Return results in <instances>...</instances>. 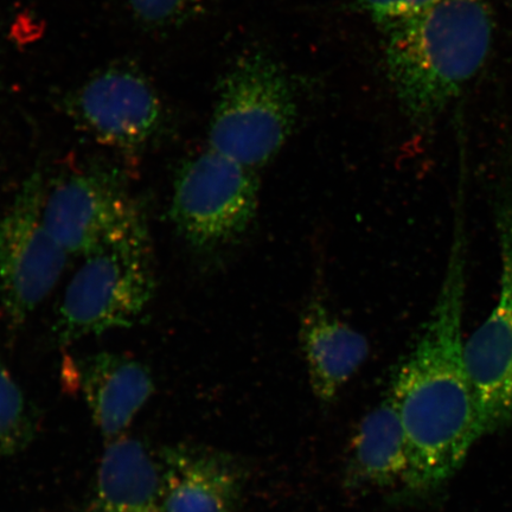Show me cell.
I'll use <instances>...</instances> for the list:
<instances>
[{"label": "cell", "mask_w": 512, "mask_h": 512, "mask_svg": "<svg viewBox=\"0 0 512 512\" xmlns=\"http://www.w3.org/2000/svg\"><path fill=\"white\" fill-rule=\"evenodd\" d=\"M405 433L398 409L387 393L364 416L352 440L345 483L351 490L384 491L405 486L408 475Z\"/></svg>", "instance_id": "14"}, {"label": "cell", "mask_w": 512, "mask_h": 512, "mask_svg": "<svg viewBox=\"0 0 512 512\" xmlns=\"http://www.w3.org/2000/svg\"><path fill=\"white\" fill-rule=\"evenodd\" d=\"M76 381L107 443L123 437L156 389L144 363L107 351L83 358L76 367Z\"/></svg>", "instance_id": "11"}, {"label": "cell", "mask_w": 512, "mask_h": 512, "mask_svg": "<svg viewBox=\"0 0 512 512\" xmlns=\"http://www.w3.org/2000/svg\"><path fill=\"white\" fill-rule=\"evenodd\" d=\"M157 456L165 512H242L245 471L229 454L179 443Z\"/></svg>", "instance_id": "10"}, {"label": "cell", "mask_w": 512, "mask_h": 512, "mask_svg": "<svg viewBox=\"0 0 512 512\" xmlns=\"http://www.w3.org/2000/svg\"><path fill=\"white\" fill-rule=\"evenodd\" d=\"M209 0H128L133 17L145 28L182 27L206 9Z\"/></svg>", "instance_id": "16"}, {"label": "cell", "mask_w": 512, "mask_h": 512, "mask_svg": "<svg viewBox=\"0 0 512 512\" xmlns=\"http://www.w3.org/2000/svg\"><path fill=\"white\" fill-rule=\"evenodd\" d=\"M299 339L312 393L323 403L337 398L369 356L367 337L339 319L320 297L305 306Z\"/></svg>", "instance_id": "12"}, {"label": "cell", "mask_w": 512, "mask_h": 512, "mask_svg": "<svg viewBox=\"0 0 512 512\" xmlns=\"http://www.w3.org/2000/svg\"><path fill=\"white\" fill-rule=\"evenodd\" d=\"M64 108L81 130L99 143L137 153L166 124V110L155 86L132 64L115 63L74 89Z\"/></svg>", "instance_id": "8"}, {"label": "cell", "mask_w": 512, "mask_h": 512, "mask_svg": "<svg viewBox=\"0 0 512 512\" xmlns=\"http://www.w3.org/2000/svg\"><path fill=\"white\" fill-rule=\"evenodd\" d=\"M156 293V274L146 223L86 256L64 293L55 324L59 342L131 328Z\"/></svg>", "instance_id": "4"}, {"label": "cell", "mask_w": 512, "mask_h": 512, "mask_svg": "<svg viewBox=\"0 0 512 512\" xmlns=\"http://www.w3.org/2000/svg\"><path fill=\"white\" fill-rule=\"evenodd\" d=\"M298 119L296 88L264 51H249L220 81L209 149L258 171L279 155Z\"/></svg>", "instance_id": "3"}, {"label": "cell", "mask_w": 512, "mask_h": 512, "mask_svg": "<svg viewBox=\"0 0 512 512\" xmlns=\"http://www.w3.org/2000/svg\"><path fill=\"white\" fill-rule=\"evenodd\" d=\"M46 194L41 172H34L0 221V302L16 326L54 290L69 256L44 219Z\"/></svg>", "instance_id": "7"}, {"label": "cell", "mask_w": 512, "mask_h": 512, "mask_svg": "<svg viewBox=\"0 0 512 512\" xmlns=\"http://www.w3.org/2000/svg\"><path fill=\"white\" fill-rule=\"evenodd\" d=\"M382 31L389 81L402 112L426 131L484 67L495 19L488 0H439Z\"/></svg>", "instance_id": "2"}, {"label": "cell", "mask_w": 512, "mask_h": 512, "mask_svg": "<svg viewBox=\"0 0 512 512\" xmlns=\"http://www.w3.org/2000/svg\"><path fill=\"white\" fill-rule=\"evenodd\" d=\"M259 200L258 171L208 149L179 168L171 220L192 248L216 251L247 233Z\"/></svg>", "instance_id": "5"}, {"label": "cell", "mask_w": 512, "mask_h": 512, "mask_svg": "<svg viewBox=\"0 0 512 512\" xmlns=\"http://www.w3.org/2000/svg\"><path fill=\"white\" fill-rule=\"evenodd\" d=\"M38 418L0 355V462L34 441Z\"/></svg>", "instance_id": "15"}, {"label": "cell", "mask_w": 512, "mask_h": 512, "mask_svg": "<svg viewBox=\"0 0 512 512\" xmlns=\"http://www.w3.org/2000/svg\"><path fill=\"white\" fill-rule=\"evenodd\" d=\"M450 252L430 315L394 371L388 394L405 433V488L428 491L456 473L482 437L465 363L466 208L456 203Z\"/></svg>", "instance_id": "1"}, {"label": "cell", "mask_w": 512, "mask_h": 512, "mask_svg": "<svg viewBox=\"0 0 512 512\" xmlns=\"http://www.w3.org/2000/svg\"><path fill=\"white\" fill-rule=\"evenodd\" d=\"M492 213L499 251L498 296L484 323L466 339L465 363L480 432L512 421V177L497 179Z\"/></svg>", "instance_id": "6"}, {"label": "cell", "mask_w": 512, "mask_h": 512, "mask_svg": "<svg viewBox=\"0 0 512 512\" xmlns=\"http://www.w3.org/2000/svg\"><path fill=\"white\" fill-rule=\"evenodd\" d=\"M88 512H165L158 456L143 440L123 435L107 443Z\"/></svg>", "instance_id": "13"}, {"label": "cell", "mask_w": 512, "mask_h": 512, "mask_svg": "<svg viewBox=\"0 0 512 512\" xmlns=\"http://www.w3.org/2000/svg\"><path fill=\"white\" fill-rule=\"evenodd\" d=\"M47 226L69 255H89L146 223L118 171L92 166L64 176L44 201Z\"/></svg>", "instance_id": "9"}, {"label": "cell", "mask_w": 512, "mask_h": 512, "mask_svg": "<svg viewBox=\"0 0 512 512\" xmlns=\"http://www.w3.org/2000/svg\"><path fill=\"white\" fill-rule=\"evenodd\" d=\"M439 0H355L351 8L367 14L382 29L387 25L421 14Z\"/></svg>", "instance_id": "17"}]
</instances>
